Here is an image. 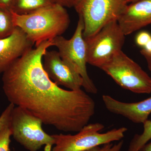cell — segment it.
I'll use <instances>...</instances> for the list:
<instances>
[{"mask_svg": "<svg viewBox=\"0 0 151 151\" xmlns=\"http://www.w3.org/2000/svg\"><path fill=\"white\" fill-rule=\"evenodd\" d=\"M51 40L45 41L17 60L3 73V89L10 103L24 108L44 124L78 132L95 111V102L82 89H62L48 77L42 60Z\"/></svg>", "mask_w": 151, "mask_h": 151, "instance_id": "obj_1", "label": "cell"}, {"mask_svg": "<svg viewBox=\"0 0 151 151\" xmlns=\"http://www.w3.org/2000/svg\"><path fill=\"white\" fill-rule=\"evenodd\" d=\"M12 13L16 27L20 28L36 47L61 36L70 24L67 11L56 4L28 14Z\"/></svg>", "mask_w": 151, "mask_h": 151, "instance_id": "obj_2", "label": "cell"}, {"mask_svg": "<svg viewBox=\"0 0 151 151\" xmlns=\"http://www.w3.org/2000/svg\"><path fill=\"white\" fill-rule=\"evenodd\" d=\"M105 128L101 123L88 124L76 134L52 135L54 146L51 151H84L115 141L121 140L128 129L122 127L100 133Z\"/></svg>", "mask_w": 151, "mask_h": 151, "instance_id": "obj_3", "label": "cell"}, {"mask_svg": "<svg viewBox=\"0 0 151 151\" xmlns=\"http://www.w3.org/2000/svg\"><path fill=\"white\" fill-rule=\"evenodd\" d=\"M42 121L28 111L15 106L11 114L9 126L12 136L29 151H37L45 146V151H51L55 140L42 128Z\"/></svg>", "mask_w": 151, "mask_h": 151, "instance_id": "obj_4", "label": "cell"}, {"mask_svg": "<svg viewBox=\"0 0 151 151\" xmlns=\"http://www.w3.org/2000/svg\"><path fill=\"white\" fill-rule=\"evenodd\" d=\"M100 68L124 89L137 94L151 93L150 77L122 50Z\"/></svg>", "mask_w": 151, "mask_h": 151, "instance_id": "obj_5", "label": "cell"}, {"mask_svg": "<svg viewBox=\"0 0 151 151\" xmlns=\"http://www.w3.org/2000/svg\"><path fill=\"white\" fill-rule=\"evenodd\" d=\"M84 23L79 16L77 26L72 37L66 39L61 36L56 37L52 40L53 46L58 49L60 57L67 63L83 78V85L86 92L96 94L97 89L89 77L86 63V42L83 37Z\"/></svg>", "mask_w": 151, "mask_h": 151, "instance_id": "obj_6", "label": "cell"}, {"mask_svg": "<svg viewBox=\"0 0 151 151\" xmlns=\"http://www.w3.org/2000/svg\"><path fill=\"white\" fill-rule=\"evenodd\" d=\"M127 4L125 0H80L74 8L84 22V38L96 34L108 23L118 21Z\"/></svg>", "mask_w": 151, "mask_h": 151, "instance_id": "obj_7", "label": "cell"}, {"mask_svg": "<svg viewBox=\"0 0 151 151\" xmlns=\"http://www.w3.org/2000/svg\"><path fill=\"white\" fill-rule=\"evenodd\" d=\"M126 36L115 21L108 23L94 35L84 39L87 63L100 68L122 50Z\"/></svg>", "mask_w": 151, "mask_h": 151, "instance_id": "obj_8", "label": "cell"}, {"mask_svg": "<svg viewBox=\"0 0 151 151\" xmlns=\"http://www.w3.org/2000/svg\"><path fill=\"white\" fill-rule=\"evenodd\" d=\"M43 58L44 70L57 85L73 91L80 90L83 87V78L61 58L58 51L47 50Z\"/></svg>", "mask_w": 151, "mask_h": 151, "instance_id": "obj_9", "label": "cell"}, {"mask_svg": "<svg viewBox=\"0 0 151 151\" xmlns=\"http://www.w3.org/2000/svg\"><path fill=\"white\" fill-rule=\"evenodd\" d=\"M33 45L25 33L18 27L9 36L0 39V74L32 49Z\"/></svg>", "mask_w": 151, "mask_h": 151, "instance_id": "obj_10", "label": "cell"}, {"mask_svg": "<svg viewBox=\"0 0 151 151\" xmlns=\"http://www.w3.org/2000/svg\"><path fill=\"white\" fill-rule=\"evenodd\" d=\"M126 35L151 24V0H138L128 4L118 20Z\"/></svg>", "mask_w": 151, "mask_h": 151, "instance_id": "obj_11", "label": "cell"}, {"mask_svg": "<svg viewBox=\"0 0 151 151\" xmlns=\"http://www.w3.org/2000/svg\"><path fill=\"white\" fill-rule=\"evenodd\" d=\"M102 99L108 111L136 124H143L151 113V97L140 102L132 103L122 102L108 95H103Z\"/></svg>", "mask_w": 151, "mask_h": 151, "instance_id": "obj_12", "label": "cell"}, {"mask_svg": "<svg viewBox=\"0 0 151 151\" xmlns=\"http://www.w3.org/2000/svg\"><path fill=\"white\" fill-rule=\"evenodd\" d=\"M54 4L53 0H14L10 10L17 14H28Z\"/></svg>", "mask_w": 151, "mask_h": 151, "instance_id": "obj_13", "label": "cell"}, {"mask_svg": "<svg viewBox=\"0 0 151 151\" xmlns=\"http://www.w3.org/2000/svg\"><path fill=\"white\" fill-rule=\"evenodd\" d=\"M16 28L10 10L0 6V39L9 36Z\"/></svg>", "mask_w": 151, "mask_h": 151, "instance_id": "obj_14", "label": "cell"}, {"mask_svg": "<svg viewBox=\"0 0 151 151\" xmlns=\"http://www.w3.org/2000/svg\"><path fill=\"white\" fill-rule=\"evenodd\" d=\"M143 124L142 133L134 136L130 142L128 151H139L151 139V120H147Z\"/></svg>", "mask_w": 151, "mask_h": 151, "instance_id": "obj_15", "label": "cell"}, {"mask_svg": "<svg viewBox=\"0 0 151 151\" xmlns=\"http://www.w3.org/2000/svg\"><path fill=\"white\" fill-rule=\"evenodd\" d=\"M12 132L8 125L0 132V151H10Z\"/></svg>", "mask_w": 151, "mask_h": 151, "instance_id": "obj_16", "label": "cell"}, {"mask_svg": "<svg viewBox=\"0 0 151 151\" xmlns=\"http://www.w3.org/2000/svg\"><path fill=\"white\" fill-rule=\"evenodd\" d=\"M124 144V141L121 140L116 144L108 143L103 145L101 147L100 146H97L84 151H121Z\"/></svg>", "mask_w": 151, "mask_h": 151, "instance_id": "obj_17", "label": "cell"}, {"mask_svg": "<svg viewBox=\"0 0 151 151\" xmlns=\"http://www.w3.org/2000/svg\"><path fill=\"white\" fill-rule=\"evenodd\" d=\"M15 105L10 103L0 116V132L9 124L11 114Z\"/></svg>", "mask_w": 151, "mask_h": 151, "instance_id": "obj_18", "label": "cell"}, {"mask_svg": "<svg viewBox=\"0 0 151 151\" xmlns=\"http://www.w3.org/2000/svg\"><path fill=\"white\" fill-rule=\"evenodd\" d=\"M151 39V34L146 31H142L136 36L135 42L138 47L143 48Z\"/></svg>", "mask_w": 151, "mask_h": 151, "instance_id": "obj_19", "label": "cell"}, {"mask_svg": "<svg viewBox=\"0 0 151 151\" xmlns=\"http://www.w3.org/2000/svg\"><path fill=\"white\" fill-rule=\"evenodd\" d=\"M54 3L63 7H75L80 0H53Z\"/></svg>", "mask_w": 151, "mask_h": 151, "instance_id": "obj_20", "label": "cell"}, {"mask_svg": "<svg viewBox=\"0 0 151 151\" xmlns=\"http://www.w3.org/2000/svg\"><path fill=\"white\" fill-rule=\"evenodd\" d=\"M14 0H0V6L10 10Z\"/></svg>", "mask_w": 151, "mask_h": 151, "instance_id": "obj_21", "label": "cell"}, {"mask_svg": "<svg viewBox=\"0 0 151 151\" xmlns=\"http://www.w3.org/2000/svg\"><path fill=\"white\" fill-rule=\"evenodd\" d=\"M141 54L145 58L147 63L148 67L149 70L151 71V55L147 54L145 52L140 51Z\"/></svg>", "mask_w": 151, "mask_h": 151, "instance_id": "obj_22", "label": "cell"}, {"mask_svg": "<svg viewBox=\"0 0 151 151\" xmlns=\"http://www.w3.org/2000/svg\"><path fill=\"white\" fill-rule=\"evenodd\" d=\"M140 51L151 55V39L146 45L145 46L141 49Z\"/></svg>", "mask_w": 151, "mask_h": 151, "instance_id": "obj_23", "label": "cell"}, {"mask_svg": "<svg viewBox=\"0 0 151 151\" xmlns=\"http://www.w3.org/2000/svg\"><path fill=\"white\" fill-rule=\"evenodd\" d=\"M139 151H151V142L146 144Z\"/></svg>", "mask_w": 151, "mask_h": 151, "instance_id": "obj_24", "label": "cell"}, {"mask_svg": "<svg viewBox=\"0 0 151 151\" xmlns=\"http://www.w3.org/2000/svg\"><path fill=\"white\" fill-rule=\"evenodd\" d=\"M126 2L127 3V4H130V3H132L133 2H134L137 1H138V0H125Z\"/></svg>", "mask_w": 151, "mask_h": 151, "instance_id": "obj_25", "label": "cell"}]
</instances>
